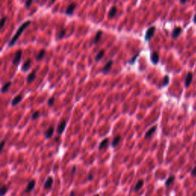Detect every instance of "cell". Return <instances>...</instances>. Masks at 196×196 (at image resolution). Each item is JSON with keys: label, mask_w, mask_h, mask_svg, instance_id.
<instances>
[{"label": "cell", "mask_w": 196, "mask_h": 196, "mask_svg": "<svg viewBox=\"0 0 196 196\" xmlns=\"http://www.w3.org/2000/svg\"><path fill=\"white\" fill-rule=\"evenodd\" d=\"M35 182L34 181V180H32V181H31L28 185H27V187H26L25 190V193H28L29 192H31V190H32L35 187Z\"/></svg>", "instance_id": "cell-11"}, {"label": "cell", "mask_w": 196, "mask_h": 196, "mask_svg": "<svg viewBox=\"0 0 196 196\" xmlns=\"http://www.w3.org/2000/svg\"><path fill=\"white\" fill-rule=\"evenodd\" d=\"M38 116H39V111H36V112H35V113L32 114V116H31V120H35V119H36Z\"/></svg>", "instance_id": "cell-30"}, {"label": "cell", "mask_w": 196, "mask_h": 196, "mask_svg": "<svg viewBox=\"0 0 196 196\" xmlns=\"http://www.w3.org/2000/svg\"><path fill=\"white\" fill-rule=\"evenodd\" d=\"M31 60L30 59H28L27 61H26L25 63H24V65H23V66H22V71H28L29 70V68H30V67H31Z\"/></svg>", "instance_id": "cell-16"}, {"label": "cell", "mask_w": 196, "mask_h": 196, "mask_svg": "<svg viewBox=\"0 0 196 196\" xmlns=\"http://www.w3.org/2000/svg\"><path fill=\"white\" fill-rule=\"evenodd\" d=\"M174 179H175V176H172L169 177V178L166 180V186H168V185H170L173 182Z\"/></svg>", "instance_id": "cell-25"}, {"label": "cell", "mask_w": 196, "mask_h": 196, "mask_svg": "<svg viewBox=\"0 0 196 196\" xmlns=\"http://www.w3.org/2000/svg\"><path fill=\"white\" fill-rule=\"evenodd\" d=\"M21 59H22V51L21 50H19L16 51V53H15V57L13 58V60H12V63H13V65H18Z\"/></svg>", "instance_id": "cell-3"}, {"label": "cell", "mask_w": 196, "mask_h": 196, "mask_svg": "<svg viewBox=\"0 0 196 196\" xmlns=\"http://www.w3.org/2000/svg\"><path fill=\"white\" fill-rule=\"evenodd\" d=\"M113 64V62L112 60L109 61L105 65V66L103 67L102 71H103L104 74H107V73L110 71V68H111V67H112Z\"/></svg>", "instance_id": "cell-8"}, {"label": "cell", "mask_w": 196, "mask_h": 196, "mask_svg": "<svg viewBox=\"0 0 196 196\" xmlns=\"http://www.w3.org/2000/svg\"><path fill=\"white\" fill-rule=\"evenodd\" d=\"M36 77V71H34L33 72H31L30 75L27 77V82L28 83H31L35 80Z\"/></svg>", "instance_id": "cell-13"}, {"label": "cell", "mask_w": 196, "mask_h": 196, "mask_svg": "<svg viewBox=\"0 0 196 196\" xmlns=\"http://www.w3.org/2000/svg\"><path fill=\"white\" fill-rule=\"evenodd\" d=\"M116 12H117V9H116V6H113L112 8L110 9V12H109V14H108V16L110 19H112L113 18L116 14Z\"/></svg>", "instance_id": "cell-15"}, {"label": "cell", "mask_w": 196, "mask_h": 196, "mask_svg": "<svg viewBox=\"0 0 196 196\" xmlns=\"http://www.w3.org/2000/svg\"><path fill=\"white\" fill-rule=\"evenodd\" d=\"M55 2V0H51V2L49 3V6H51V5H52L53 3H54Z\"/></svg>", "instance_id": "cell-38"}, {"label": "cell", "mask_w": 196, "mask_h": 196, "mask_svg": "<svg viewBox=\"0 0 196 196\" xmlns=\"http://www.w3.org/2000/svg\"><path fill=\"white\" fill-rule=\"evenodd\" d=\"M53 184V178L51 177H48L47 178L46 182L44 185V188L45 189H47V188H50L51 187V185Z\"/></svg>", "instance_id": "cell-12"}, {"label": "cell", "mask_w": 196, "mask_h": 196, "mask_svg": "<svg viewBox=\"0 0 196 196\" xmlns=\"http://www.w3.org/2000/svg\"><path fill=\"white\" fill-rule=\"evenodd\" d=\"M159 60V56L157 52H153L151 55V61L154 65H157Z\"/></svg>", "instance_id": "cell-9"}, {"label": "cell", "mask_w": 196, "mask_h": 196, "mask_svg": "<svg viewBox=\"0 0 196 196\" xmlns=\"http://www.w3.org/2000/svg\"><path fill=\"white\" fill-rule=\"evenodd\" d=\"M53 133H54V127H50V128L47 129V131L45 132V136L46 138H51L53 136Z\"/></svg>", "instance_id": "cell-19"}, {"label": "cell", "mask_w": 196, "mask_h": 196, "mask_svg": "<svg viewBox=\"0 0 196 196\" xmlns=\"http://www.w3.org/2000/svg\"><path fill=\"white\" fill-rule=\"evenodd\" d=\"M109 142V140L108 139H105L103 140L101 142H100V144L99 145V150H101L102 149H103L104 147H106L107 146Z\"/></svg>", "instance_id": "cell-22"}, {"label": "cell", "mask_w": 196, "mask_h": 196, "mask_svg": "<svg viewBox=\"0 0 196 196\" xmlns=\"http://www.w3.org/2000/svg\"><path fill=\"white\" fill-rule=\"evenodd\" d=\"M66 125H67V122L65 120H62L61 123L58 124L57 126V132L59 134L62 133L64 130H65V127H66Z\"/></svg>", "instance_id": "cell-5"}, {"label": "cell", "mask_w": 196, "mask_h": 196, "mask_svg": "<svg viewBox=\"0 0 196 196\" xmlns=\"http://www.w3.org/2000/svg\"><path fill=\"white\" fill-rule=\"evenodd\" d=\"M10 86H11V82H7V83L5 84L2 87V93L6 92L9 90V88L10 87Z\"/></svg>", "instance_id": "cell-24"}, {"label": "cell", "mask_w": 196, "mask_h": 196, "mask_svg": "<svg viewBox=\"0 0 196 196\" xmlns=\"http://www.w3.org/2000/svg\"><path fill=\"white\" fill-rule=\"evenodd\" d=\"M120 140H121L120 136H116L115 138H114V140H113V141L112 142V146H113V147H115V146H117V145L119 144V142H120Z\"/></svg>", "instance_id": "cell-23"}, {"label": "cell", "mask_w": 196, "mask_h": 196, "mask_svg": "<svg viewBox=\"0 0 196 196\" xmlns=\"http://www.w3.org/2000/svg\"><path fill=\"white\" fill-rule=\"evenodd\" d=\"M102 35H103V31H102L101 30L98 31L97 32V34H96V35H95L94 38H93V44H94V45H95V44L98 43V41L100 40V38H101V36H102Z\"/></svg>", "instance_id": "cell-10"}, {"label": "cell", "mask_w": 196, "mask_h": 196, "mask_svg": "<svg viewBox=\"0 0 196 196\" xmlns=\"http://www.w3.org/2000/svg\"><path fill=\"white\" fill-rule=\"evenodd\" d=\"M32 2H33V0H27V1L25 2V6H26V8L28 9L29 6H31V4L32 3Z\"/></svg>", "instance_id": "cell-31"}, {"label": "cell", "mask_w": 196, "mask_h": 196, "mask_svg": "<svg viewBox=\"0 0 196 196\" xmlns=\"http://www.w3.org/2000/svg\"><path fill=\"white\" fill-rule=\"evenodd\" d=\"M6 21V17H3L2 19V22H1V28H2V27L5 25V22Z\"/></svg>", "instance_id": "cell-33"}, {"label": "cell", "mask_w": 196, "mask_h": 196, "mask_svg": "<svg viewBox=\"0 0 196 196\" xmlns=\"http://www.w3.org/2000/svg\"><path fill=\"white\" fill-rule=\"evenodd\" d=\"M1 144H2V147H3V146H4V145H5V141H2Z\"/></svg>", "instance_id": "cell-39"}, {"label": "cell", "mask_w": 196, "mask_h": 196, "mask_svg": "<svg viewBox=\"0 0 196 196\" xmlns=\"http://www.w3.org/2000/svg\"><path fill=\"white\" fill-rule=\"evenodd\" d=\"M143 184H144V182L143 180H139L138 182H137L136 185H135V188H134V191L135 192H137V191H139L140 189H141V188L143 186Z\"/></svg>", "instance_id": "cell-18"}, {"label": "cell", "mask_w": 196, "mask_h": 196, "mask_svg": "<svg viewBox=\"0 0 196 196\" xmlns=\"http://www.w3.org/2000/svg\"><path fill=\"white\" fill-rule=\"evenodd\" d=\"M77 6V4L76 3H71L70 4L69 6H67L66 11H65V13L68 15H71L73 13H74V11H75V9Z\"/></svg>", "instance_id": "cell-4"}, {"label": "cell", "mask_w": 196, "mask_h": 196, "mask_svg": "<svg viewBox=\"0 0 196 196\" xmlns=\"http://www.w3.org/2000/svg\"><path fill=\"white\" fill-rule=\"evenodd\" d=\"M169 82V77L168 76H165V77H164V80H163V83H162V86H166L168 85V84Z\"/></svg>", "instance_id": "cell-27"}, {"label": "cell", "mask_w": 196, "mask_h": 196, "mask_svg": "<svg viewBox=\"0 0 196 196\" xmlns=\"http://www.w3.org/2000/svg\"><path fill=\"white\" fill-rule=\"evenodd\" d=\"M7 191H8V188H7V186H6V185H2V189H1V195L3 196L5 194H6V193L7 192Z\"/></svg>", "instance_id": "cell-26"}, {"label": "cell", "mask_w": 196, "mask_h": 196, "mask_svg": "<svg viewBox=\"0 0 196 196\" xmlns=\"http://www.w3.org/2000/svg\"><path fill=\"white\" fill-rule=\"evenodd\" d=\"M55 103V98L54 97H51L49 100H48V101H47V104H48V106H50V107H51V106H53V104Z\"/></svg>", "instance_id": "cell-28"}, {"label": "cell", "mask_w": 196, "mask_h": 196, "mask_svg": "<svg viewBox=\"0 0 196 196\" xmlns=\"http://www.w3.org/2000/svg\"><path fill=\"white\" fill-rule=\"evenodd\" d=\"M70 196H75V192H71V195Z\"/></svg>", "instance_id": "cell-40"}, {"label": "cell", "mask_w": 196, "mask_h": 196, "mask_svg": "<svg viewBox=\"0 0 196 196\" xmlns=\"http://www.w3.org/2000/svg\"><path fill=\"white\" fill-rule=\"evenodd\" d=\"M104 54H105V51L104 50H101V51H100L97 54V55H96V57H95V61H100L103 58V57L104 56Z\"/></svg>", "instance_id": "cell-20"}, {"label": "cell", "mask_w": 196, "mask_h": 196, "mask_svg": "<svg viewBox=\"0 0 196 196\" xmlns=\"http://www.w3.org/2000/svg\"><path fill=\"white\" fill-rule=\"evenodd\" d=\"M179 1H180V3L181 4H185L187 2V0H179Z\"/></svg>", "instance_id": "cell-36"}, {"label": "cell", "mask_w": 196, "mask_h": 196, "mask_svg": "<svg viewBox=\"0 0 196 196\" xmlns=\"http://www.w3.org/2000/svg\"><path fill=\"white\" fill-rule=\"evenodd\" d=\"M193 21H194V22L196 24V13H195V15H194V18H193Z\"/></svg>", "instance_id": "cell-37"}, {"label": "cell", "mask_w": 196, "mask_h": 196, "mask_svg": "<svg viewBox=\"0 0 196 196\" xmlns=\"http://www.w3.org/2000/svg\"><path fill=\"white\" fill-rule=\"evenodd\" d=\"M156 129H157V126H154L153 127H152L151 129H149V130H148V132L147 133H146V136H145V138H149V137L155 133V131L156 130Z\"/></svg>", "instance_id": "cell-14"}, {"label": "cell", "mask_w": 196, "mask_h": 196, "mask_svg": "<svg viewBox=\"0 0 196 196\" xmlns=\"http://www.w3.org/2000/svg\"><path fill=\"white\" fill-rule=\"evenodd\" d=\"M155 31H156V27H154V26H152V27H150L149 29H148L147 31H146V35H145V39H146V41H149L152 38V36L154 35Z\"/></svg>", "instance_id": "cell-2"}, {"label": "cell", "mask_w": 196, "mask_h": 196, "mask_svg": "<svg viewBox=\"0 0 196 196\" xmlns=\"http://www.w3.org/2000/svg\"><path fill=\"white\" fill-rule=\"evenodd\" d=\"M192 79H193V75H192V74L191 73V72H188V75H187L186 78H185V86L186 87H189V85L191 84V83H192Z\"/></svg>", "instance_id": "cell-7"}, {"label": "cell", "mask_w": 196, "mask_h": 196, "mask_svg": "<svg viewBox=\"0 0 196 196\" xmlns=\"http://www.w3.org/2000/svg\"><path fill=\"white\" fill-rule=\"evenodd\" d=\"M93 176H92V174H90V176H89V178H88V181H91V180L93 179Z\"/></svg>", "instance_id": "cell-35"}, {"label": "cell", "mask_w": 196, "mask_h": 196, "mask_svg": "<svg viewBox=\"0 0 196 196\" xmlns=\"http://www.w3.org/2000/svg\"><path fill=\"white\" fill-rule=\"evenodd\" d=\"M95 196H100L99 195H95Z\"/></svg>", "instance_id": "cell-41"}, {"label": "cell", "mask_w": 196, "mask_h": 196, "mask_svg": "<svg viewBox=\"0 0 196 196\" xmlns=\"http://www.w3.org/2000/svg\"><path fill=\"white\" fill-rule=\"evenodd\" d=\"M45 55V50L42 49L41 51H39L38 54L37 55V56H36V60H37V61H41V60L42 59V58L44 57Z\"/></svg>", "instance_id": "cell-21"}, {"label": "cell", "mask_w": 196, "mask_h": 196, "mask_svg": "<svg viewBox=\"0 0 196 196\" xmlns=\"http://www.w3.org/2000/svg\"><path fill=\"white\" fill-rule=\"evenodd\" d=\"M182 33V28H180V27H176V28H175L174 30L172 31V38H177L178 37L181 35Z\"/></svg>", "instance_id": "cell-6"}, {"label": "cell", "mask_w": 196, "mask_h": 196, "mask_svg": "<svg viewBox=\"0 0 196 196\" xmlns=\"http://www.w3.org/2000/svg\"><path fill=\"white\" fill-rule=\"evenodd\" d=\"M65 34H66V30L65 29H62L61 31V32H60V34H59V38H64V36L65 35Z\"/></svg>", "instance_id": "cell-29"}, {"label": "cell", "mask_w": 196, "mask_h": 196, "mask_svg": "<svg viewBox=\"0 0 196 196\" xmlns=\"http://www.w3.org/2000/svg\"><path fill=\"white\" fill-rule=\"evenodd\" d=\"M137 57H138V55H136V56H134L133 58H132L131 60H130V61H129V63L130 64V65H133V64L135 62V61L136 60V58H137Z\"/></svg>", "instance_id": "cell-32"}, {"label": "cell", "mask_w": 196, "mask_h": 196, "mask_svg": "<svg viewBox=\"0 0 196 196\" xmlns=\"http://www.w3.org/2000/svg\"><path fill=\"white\" fill-rule=\"evenodd\" d=\"M22 100V96L19 95V96L15 97L12 100V106H16L19 103H20Z\"/></svg>", "instance_id": "cell-17"}, {"label": "cell", "mask_w": 196, "mask_h": 196, "mask_svg": "<svg viewBox=\"0 0 196 196\" xmlns=\"http://www.w3.org/2000/svg\"><path fill=\"white\" fill-rule=\"evenodd\" d=\"M30 24H31V22H30V21H28V22H25V23H23L22 25L20 26L19 28L18 29V31H16V33L15 34V35L12 37V38L11 39V41H9V47H12V46H13L15 45V43L17 41V40L21 36V35H22L23 33V31L28 27V26L30 25Z\"/></svg>", "instance_id": "cell-1"}, {"label": "cell", "mask_w": 196, "mask_h": 196, "mask_svg": "<svg viewBox=\"0 0 196 196\" xmlns=\"http://www.w3.org/2000/svg\"><path fill=\"white\" fill-rule=\"evenodd\" d=\"M191 174H192V176H194V177L196 176V166L193 168L192 171V173H191Z\"/></svg>", "instance_id": "cell-34"}]
</instances>
